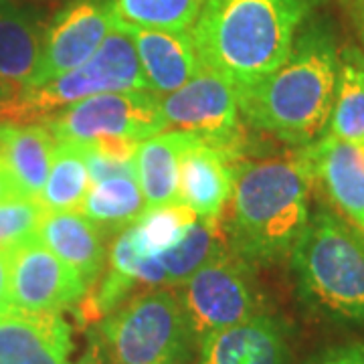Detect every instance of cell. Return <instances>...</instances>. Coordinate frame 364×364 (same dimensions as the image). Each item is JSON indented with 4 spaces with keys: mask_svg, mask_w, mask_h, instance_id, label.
I'll return each mask as SVG.
<instances>
[{
    "mask_svg": "<svg viewBox=\"0 0 364 364\" xmlns=\"http://www.w3.org/2000/svg\"><path fill=\"white\" fill-rule=\"evenodd\" d=\"M164 130L196 132L221 146L247 150V134L239 122L237 90L208 67H200L181 90L160 97Z\"/></svg>",
    "mask_w": 364,
    "mask_h": 364,
    "instance_id": "9",
    "label": "cell"
},
{
    "mask_svg": "<svg viewBox=\"0 0 364 364\" xmlns=\"http://www.w3.org/2000/svg\"><path fill=\"white\" fill-rule=\"evenodd\" d=\"M324 134L364 146V53L358 47L340 51L334 104Z\"/></svg>",
    "mask_w": 364,
    "mask_h": 364,
    "instance_id": "23",
    "label": "cell"
},
{
    "mask_svg": "<svg viewBox=\"0 0 364 364\" xmlns=\"http://www.w3.org/2000/svg\"><path fill=\"white\" fill-rule=\"evenodd\" d=\"M71 326L61 314L0 312V364H71Z\"/></svg>",
    "mask_w": 364,
    "mask_h": 364,
    "instance_id": "14",
    "label": "cell"
},
{
    "mask_svg": "<svg viewBox=\"0 0 364 364\" xmlns=\"http://www.w3.org/2000/svg\"><path fill=\"white\" fill-rule=\"evenodd\" d=\"M299 301L328 322L364 328V233L318 208L289 253Z\"/></svg>",
    "mask_w": 364,
    "mask_h": 364,
    "instance_id": "4",
    "label": "cell"
},
{
    "mask_svg": "<svg viewBox=\"0 0 364 364\" xmlns=\"http://www.w3.org/2000/svg\"><path fill=\"white\" fill-rule=\"evenodd\" d=\"M87 289L83 277L37 237L13 249L11 308L14 310L61 314L77 306Z\"/></svg>",
    "mask_w": 364,
    "mask_h": 364,
    "instance_id": "11",
    "label": "cell"
},
{
    "mask_svg": "<svg viewBox=\"0 0 364 364\" xmlns=\"http://www.w3.org/2000/svg\"><path fill=\"white\" fill-rule=\"evenodd\" d=\"M37 239L75 269L87 286H95L109 253L105 251L104 231L95 223L77 210L45 213Z\"/></svg>",
    "mask_w": 364,
    "mask_h": 364,
    "instance_id": "18",
    "label": "cell"
},
{
    "mask_svg": "<svg viewBox=\"0 0 364 364\" xmlns=\"http://www.w3.org/2000/svg\"><path fill=\"white\" fill-rule=\"evenodd\" d=\"M195 213L184 205H166V207L146 208L142 217L130 225V239L134 251L140 257L154 259L181 243L184 233L196 221Z\"/></svg>",
    "mask_w": 364,
    "mask_h": 364,
    "instance_id": "26",
    "label": "cell"
},
{
    "mask_svg": "<svg viewBox=\"0 0 364 364\" xmlns=\"http://www.w3.org/2000/svg\"><path fill=\"white\" fill-rule=\"evenodd\" d=\"M304 150L314 184H320L342 219L364 233V146L324 134Z\"/></svg>",
    "mask_w": 364,
    "mask_h": 364,
    "instance_id": "13",
    "label": "cell"
},
{
    "mask_svg": "<svg viewBox=\"0 0 364 364\" xmlns=\"http://www.w3.org/2000/svg\"><path fill=\"white\" fill-rule=\"evenodd\" d=\"M114 25L112 0H69L45 31L43 55L31 87L90 61Z\"/></svg>",
    "mask_w": 364,
    "mask_h": 364,
    "instance_id": "10",
    "label": "cell"
},
{
    "mask_svg": "<svg viewBox=\"0 0 364 364\" xmlns=\"http://www.w3.org/2000/svg\"><path fill=\"white\" fill-rule=\"evenodd\" d=\"M45 207L39 198L14 195L0 200V247L14 249L39 233Z\"/></svg>",
    "mask_w": 364,
    "mask_h": 364,
    "instance_id": "27",
    "label": "cell"
},
{
    "mask_svg": "<svg viewBox=\"0 0 364 364\" xmlns=\"http://www.w3.org/2000/svg\"><path fill=\"white\" fill-rule=\"evenodd\" d=\"M314 174L304 146L284 156L245 158L235 174L225 235L237 255L275 263L291 249L310 221Z\"/></svg>",
    "mask_w": 364,
    "mask_h": 364,
    "instance_id": "2",
    "label": "cell"
},
{
    "mask_svg": "<svg viewBox=\"0 0 364 364\" xmlns=\"http://www.w3.org/2000/svg\"><path fill=\"white\" fill-rule=\"evenodd\" d=\"M184 316L196 344L265 314V301L251 272V263L233 249H223L178 286Z\"/></svg>",
    "mask_w": 364,
    "mask_h": 364,
    "instance_id": "7",
    "label": "cell"
},
{
    "mask_svg": "<svg viewBox=\"0 0 364 364\" xmlns=\"http://www.w3.org/2000/svg\"><path fill=\"white\" fill-rule=\"evenodd\" d=\"M148 90L130 31L114 25L90 61L0 104V124H39L100 93Z\"/></svg>",
    "mask_w": 364,
    "mask_h": 364,
    "instance_id": "6",
    "label": "cell"
},
{
    "mask_svg": "<svg viewBox=\"0 0 364 364\" xmlns=\"http://www.w3.org/2000/svg\"><path fill=\"white\" fill-rule=\"evenodd\" d=\"M91 186L83 144L59 142L53 152L51 168L41 191V205L47 213L79 210Z\"/></svg>",
    "mask_w": 364,
    "mask_h": 364,
    "instance_id": "24",
    "label": "cell"
},
{
    "mask_svg": "<svg viewBox=\"0 0 364 364\" xmlns=\"http://www.w3.org/2000/svg\"><path fill=\"white\" fill-rule=\"evenodd\" d=\"M93 334L112 364H195L198 350L178 294L168 287L134 294Z\"/></svg>",
    "mask_w": 364,
    "mask_h": 364,
    "instance_id": "5",
    "label": "cell"
},
{
    "mask_svg": "<svg viewBox=\"0 0 364 364\" xmlns=\"http://www.w3.org/2000/svg\"><path fill=\"white\" fill-rule=\"evenodd\" d=\"M55 146L57 142L45 124H0V158L18 195L39 198Z\"/></svg>",
    "mask_w": 364,
    "mask_h": 364,
    "instance_id": "20",
    "label": "cell"
},
{
    "mask_svg": "<svg viewBox=\"0 0 364 364\" xmlns=\"http://www.w3.org/2000/svg\"><path fill=\"white\" fill-rule=\"evenodd\" d=\"M45 28L37 14L0 0V104L28 90L43 55Z\"/></svg>",
    "mask_w": 364,
    "mask_h": 364,
    "instance_id": "16",
    "label": "cell"
},
{
    "mask_svg": "<svg viewBox=\"0 0 364 364\" xmlns=\"http://www.w3.org/2000/svg\"><path fill=\"white\" fill-rule=\"evenodd\" d=\"M14 195H18V191H16L13 178H11L9 170H6L4 162H2V158H0V200Z\"/></svg>",
    "mask_w": 364,
    "mask_h": 364,
    "instance_id": "32",
    "label": "cell"
},
{
    "mask_svg": "<svg viewBox=\"0 0 364 364\" xmlns=\"http://www.w3.org/2000/svg\"><path fill=\"white\" fill-rule=\"evenodd\" d=\"M314 0H205L193 25L200 63L235 90L259 83L287 59Z\"/></svg>",
    "mask_w": 364,
    "mask_h": 364,
    "instance_id": "3",
    "label": "cell"
},
{
    "mask_svg": "<svg viewBox=\"0 0 364 364\" xmlns=\"http://www.w3.org/2000/svg\"><path fill=\"white\" fill-rule=\"evenodd\" d=\"M55 142L91 144L105 138L144 142L164 132L160 95L150 90L100 93L43 122Z\"/></svg>",
    "mask_w": 364,
    "mask_h": 364,
    "instance_id": "8",
    "label": "cell"
},
{
    "mask_svg": "<svg viewBox=\"0 0 364 364\" xmlns=\"http://www.w3.org/2000/svg\"><path fill=\"white\" fill-rule=\"evenodd\" d=\"M338 67L330 26L312 21L299 31L282 65L259 83L237 91L239 114L251 128L291 148L316 142L328 128Z\"/></svg>",
    "mask_w": 364,
    "mask_h": 364,
    "instance_id": "1",
    "label": "cell"
},
{
    "mask_svg": "<svg viewBox=\"0 0 364 364\" xmlns=\"http://www.w3.org/2000/svg\"><path fill=\"white\" fill-rule=\"evenodd\" d=\"M227 249V235L221 217H198L184 233L178 245L154 257L156 267L162 272L164 287L182 286L196 269L208 259Z\"/></svg>",
    "mask_w": 364,
    "mask_h": 364,
    "instance_id": "21",
    "label": "cell"
},
{
    "mask_svg": "<svg viewBox=\"0 0 364 364\" xmlns=\"http://www.w3.org/2000/svg\"><path fill=\"white\" fill-rule=\"evenodd\" d=\"M130 31L134 39L148 90L154 91L160 97L181 90L203 67L193 41V33L188 31Z\"/></svg>",
    "mask_w": 364,
    "mask_h": 364,
    "instance_id": "17",
    "label": "cell"
},
{
    "mask_svg": "<svg viewBox=\"0 0 364 364\" xmlns=\"http://www.w3.org/2000/svg\"><path fill=\"white\" fill-rule=\"evenodd\" d=\"M205 0H112L116 25L124 28L188 31Z\"/></svg>",
    "mask_w": 364,
    "mask_h": 364,
    "instance_id": "25",
    "label": "cell"
},
{
    "mask_svg": "<svg viewBox=\"0 0 364 364\" xmlns=\"http://www.w3.org/2000/svg\"><path fill=\"white\" fill-rule=\"evenodd\" d=\"M75 364H112L109 356L105 354L104 346H102V342L97 340V336L93 332H91L87 348L79 356V360Z\"/></svg>",
    "mask_w": 364,
    "mask_h": 364,
    "instance_id": "30",
    "label": "cell"
},
{
    "mask_svg": "<svg viewBox=\"0 0 364 364\" xmlns=\"http://www.w3.org/2000/svg\"><path fill=\"white\" fill-rule=\"evenodd\" d=\"M308 364H364V342L350 340V342L328 346L312 356Z\"/></svg>",
    "mask_w": 364,
    "mask_h": 364,
    "instance_id": "28",
    "label": "cell"
},
{
    "mask_svg": "<svg viewBox=\"0 0 364 364\" xmlns=\"http://www.w3.org/2000/svg\"><path fill=\"white\" fill-rule=\"evenodd\" d=\"M340 4L364 43V0H340Z\"/></svg>",
    "mask_w": 364,
    "mask_h": 364,
    "instance_id": "31",
    "label": "cell"
},
{
    "mask_svg": "<svg viewBox=\"0 0 364 364\" xmlns=\"http://www.w3.org/2000/svg\"><path fill=\"white\" fill-rule=\"evenodd\" d=\"M200 134L186 130L158 132L138 144L136 178L142 188L146 207H166L178 203V168L182 152Z\"/></svg>",
    "mask_w": 364,
    "mask_h": 364,
    "instance_id": "19",
    "label": "cell"
},
{
    "mask_svg": "<svg viewBox=\"0 0 364 364\" xmlns=\"http://www.w3.org/2000/svg\"><path fill=\"white\" fill-rule=\"evenodd\" d=\"M247 150L221 146L198 136L181 156L178 205L196 217H221L233 193L235 174Z\"/></svg>",
    "mask_w": 364,
    "mask_h": 364,
    "instance_id": "12",
    "label": "cell"
},
{
    "mask_svg": "<svg viewBox=\"0 0 364 364\" xmlns=\"http://www.w3.org/2000/svg\"><path fill=\"white\" fill-rule=\"evenodd\" d=\"M146 208L138 178L114 176L91 184L79 213L104 233H119L138 221Z\"/></svg>",
    "mask_w": 364,
    "mask_h": 364,
    "instance_id": "22",
    "label": "cell"
},
{
    "mask_svg": "<svg viewBox=\"0 0 364 364\" xmlns=\"http://www.w3.org/2000/svg\"><path fill=\"white\" fill-rule=\"evenodd\" d=\"M11 263L13 249L0 247V312L11 308Z\"/></svg>",
    "mask_w": 364,
    "mask_h": 364,
    "instance_id": "29",
    "label": "cell"
},
{
    "mask_svg": "<svg viewBox=\"0 0 364 364\" xmlns=\"http://www.w3.org/2000/svg\"><path fill=\"white\" fill-rule=\"evenodd\" d=\"M195 364H291L287 326L265 312L215 332L198 344Z\"/></svg>",
    "mask_w": 364,
    "mask_h": 364,
    "instance_id": "15",
    "label": "cell"
}]
</instances>
